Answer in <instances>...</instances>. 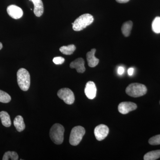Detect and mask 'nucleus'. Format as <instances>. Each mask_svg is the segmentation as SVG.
I'll list each match as a JSON object with an SVG mask.
<instances>
[{"label": "nucleus", "mask_w": 160, "mask_h": 160, "mask_svg": "<svg viewBox=\"0 0 160 160\" xmlns=\"http://www.w3.org/2000/svg\"><path fill=\"white\" fill-rule=\"evenodd\" d=\"M7 12L9 16L14 19H18L22 17V9L16 5H12L8 6Z\"/></svg>", "instance_id": "9"}, {"label": "nucleus", "mask_w": 160, "mask_h": 160, "mask_svg": "<svg viewBox=\"0 0 160 160\" xmlns=\"http://www.w3.org/2000/svg\"><path fill=\"white\" fill-rule=\"evenodd\" d=\"M86 133L84 127L77 126L72 129L69 137V142L72 146H76L81 142Z\"/></svg>", "instance_id": "5"}, {"label": "nucleus", "mask_w": 160, "mask_h": 160, "mask_svg": "<svg viewBox=\"0 0 160 160\" xmlns=\"http://www.w3.org/2000/svg\"><path fill=\"white\" fill-rule=\"evenodd\" d=\"M76 49V48L74 45H69V46H62L59 49L63 54L70 55L73 53Z\"/></svg>", "instance_id": "18"}, {"label": "nucleus", "mask_w": 160, "mask_h": 160, "mask_svg": "<svg viewBox=\"0 0 160 160\" xmlns=\"http://www.w3.org/2000/svg\"><path fill=\"white\" fill-rule=\"evenodd\" d=\"M124 72H125V69L122 66H119L118 68V73L119 75H122L124 73Z\"/></svg>", "instance_id": "24"}, {"label": "nucleus", "mask_w": 160, "mask_h": 160, "mask_svg": "<svg viewBox=\"0 0 160 160\" xmlns=\"http://www.w3.org/2000/svg\"><path fill=\"white\" fill-rule=\"evenodd\" d=\"M52 61L56 65H62L65 62V59L62 57H58L54 58Z\"/></svg>", "instance_id": "23"}, {"label": "nucleus", "mask_w": 160, "mask_h": 160, "mask_svg": "<svg viewBox=\"0 0 160 160\" xmlns=\"http://www.w3.org/2000/svg\"><path fill=\"white\" fill-rule=\"evenodd\" d=\"M147 89L146 86L140 83H133L130 84L126 88V92L129 96L138 98L146 94Z\"/></svg>", "instance_id": "4"}, {"label": "nucleus", "mask_w": 160, "mask_h": 160, "mask_svg": "<svg viewBox=\"0 0 160 160\" xmlns=\"http://www.w3.org/2000/svg\"><path fill=\"white\" fill-rule=\"evenodd\" d=\"M109 129L106 125L101 124L96 127L94 129V135L96 139L99 141L104 140L108 136Z\"/></svg>", "instance_id": "7"}, {"label": "nucleus", "mask_w": 160, "mask_h": 160, "mask_svg": "<svg viewBox=\"0 0 160 160\" xmlns=\"http://www.w3.org/2000/svg\"><path fill=\"white\" fill-rule=\"evenodd\" d=\"M149 143L150 145L153 146L160 145V134L150 138L149 140Z\"/></svg>", "instance_id": "22"}, {"label": "nucleus", "mask_w": 160, "mask_h": 160, "mask_svg": "<svg viewBox=\"0 0 160 160\" xmlns=\"http://www.w3.org/2000/svg\"><path fill=\"white\" fill-rule=\"evenodd\" d=\"M11 97L8 93L5 92L0 90V102L2 103H7L11 101Z\"/></svg>", "instance_id": "21"}, {"label": "nucleus", "mask_w": 160, "mask_h": 160, "mask_svg": "<svg viewBox=\"0 0 160 160\" xmlns=\"http://www.w3.org/2000/svg\"><path fill=\"white\" fill-rule=\"evenodd\" d=\"M13 124L16 129L19 132H21L23 131L26 128L22 117L20 115L17 116L15 118L13 121Z\"/></svg>", "instance_id": "14"}, {"label": "nucleus", "mask_w": 160, "mask_h": 160, "mask_svg": "<svg viewBox=\"0 0 160 160\" xmlns=\"http://www.w3.org/2000/svg\"><path fill=\"white\" fill-rule=\"evenodd\" d=\"M29 1H31V0H29Z\"/></svg>", "instance_id": "28"}, {"label": "nucleus", "mask_w": 160, "mask_h": 160, "mask_svg": "<svg viewBox=\"0 0 160 160\" xmlns=\"http://www.w3.org/2000/svg\"><path fill=\"white\" fill-rule=\"evenodd\" d=\"M72 69H75L78 73H83L86 71L85 67V61L82 58H78L70 64Z\"/></svg>", "instance_id": "11"}, {"label": "nucleus", "mask_w": 160, "mask_h": 160, "mask_svg": "<svg viewBox=\"0 0 160 160\" xmlns=\"http://www.w3.org/2000/svg\"><path fill=\"white\" fill-rule=\"evenodd\" d=\"M137 108V106L135 103L129 102H121L119 105L118 109L120 113L126 114L130 111H133Z\"/></svg>", "instance_id": "8"}, {"label": "nucleus", "mask_w": 160, "mask_h": 160, "mask_svg": "<svg viewBox=\"0 0 160 160\" xmlns=\"http://www.w3.org/2000/svg\"><path fill=\"white\" fill-rule=\"evenodd\" d=\"M0 118L3 126L6 127L11 126V121L8 112L6 111H1L0 112Z\"/></svg>", "instance_id": "15"}, {"label": "nucleus", "mask_w": 160, "mask_h": 160, "mask_svg": "<svg viewBox=\"0 0 160 160\" xmlns=\"http://www.w3.org/2000/svg\"><path fill=\"white\" fill-rule=\"evenodd\" d=\"M34 5V13L38 17H40L44 12V6L42 0H31Z\"/></svg>", "instance_id": "13"}, {"label": "nucleus", "mask_w": 160, "mask_h": 160, "mask_svg": "<svg viewBox=\"0 0 160 160\" xmlns=\"http://www.w3.org/2000/svg\"><path fill=\"white\" fill-rule=\"evenodd\" d=\"M18 155L16 152L14 151H8L5 152L2 158L3 160H18Z\"/></svg>", "instance_id": "19"}, {"label": "nucleus", "mask_w": 160, "mask_h": 160, "mask_svg": "<svg viewBox=\"0 0 160 160\" xmlns=\"http://www.w3.org/2000/svg\"><path fill=\"white\" fill-rule=\"evenodd\" d=\"M96 51V50L95 49H92L91 51L87 52L86 54L87 62L89 67H95L97 66L99 62V60L95 57Z\"/></svg>", "instance_id": "12"}, {"label": "nucleus", "mask_w": 160, "mask_h": 160, "mask_svg": "<svg viewBox=\"0 0 160 160\" xmlns=\"http://www.w3.org/2000/svg\"><path fill=\"white\" fill-rule=\"evenodd\" d=\"M18 85L20 89L24 91L29 89L30 85V76L29 72L26 69L21 68L17 72Z\"/></svg>", "instance_id": "3"}, {"label": "nucleus", "mask_w": 160, "mask_h": 160, "mask_svg": "<svg viewBox=\"0 0 160 160\" xmlns=\"http://www.w3.org/2000/svg\"><path fill=\"white\" fill-rule=\"evenodd\" d=\"M86 96L89 99H93L96 96L97 87L93 82L89 81L86 83L85 89Z\"/></svg>", "instance_id": "10"}, {"label": "nucleus", "mask_w": 160, "mask_h": 160, "mask_svg": "<svg viewBox=\"0 0 160 160\" xmlns=\"http://www.w3.org/2000/svg\"><path fill=\"white\" fill-rule=\"evenodd\" d=\"M160 158V150H154L147 152L144 155V160H156Z\"/></svg>", "instance_id": "17"}, {"label": "nucleus", "mask_w": 160, "mask_h": 160, "mask_svg": "<svg viewBox=\"0 0 160 160\" xmlns=\"http://www.w3.org/2000/svg\"><path fill=\"white\" fill-rule=\"evenodd\" d=\"M117 2L119 3H126L129 2V0H116Z\"/></svg>", "instance_id": "26"}, {"label": "nucleus", "mask_w": 160, "mask_h": 160, "mask_svg": "<svg viewBox=\"0 0 160 160\" xmlns=\"http://www.w3.org/2000/svg\"><path fill=\"white\" fill-rule=\"evenodd\" d=\"M65 129L64 126L58 123L54 124L50 129L49 136L52 141L57 145H61L64 141Z\"/></svg>", "instance_id": "2"}, {"label": "nucleus", "mask_w": 160, "mask_h": 160, "mask_svg": "<svg viewBox=\"0 0 160 160\" xmlns=\"http://www.w3.org/2000/svg\"><path fill=\"white\" fill-rule=\"evenodd\" d=\"M58 96L66 104L72 105L75 101L74 94L71 89L65 88L60 89L58 92Z\"/></svg>", "instance_id": "6"}, {"label": "nucleus", "mask_w": 160, "mask_h": 160, "mask_svg": "<svg viewBox=\"0 0 160 160\" xmlns=\"http://www.w3.org/2000/svg\"><path fill=\"white\" fill-rule=\"evenodd\" d=\"M133 72H134V69H133V68H130L128 69V74L129 76H130L132 75Z\"/></svg>", "instance_id": "25"}, {"label": "nucleus", "mask_w": 160, "mask_h": 160, "mask_svg": "<svg viewBox=\"0 0 160 160\" xmlns=\"http://www.w3.org/2000/svg\"><path fill=\"white\" fill-rule=\"evenodd\" d=\"M94 21L93 16L91 14L86 13L82 15L72 23V29L75 31L82 30L87 26L91 25Z\"/></svg>", "instance_id": "1"}, {"label": "nucleus", "mask_w": 160, "mask_h": 160, "mask_svg": "<svg viewBox=\"0 0 160 160\" xmlns=\"http://www.w3.org/2000/svg\"><path fill=\"white\" fill-rule=\"evenodd\" d=\"M152 31L156 33H160V17L155 18L152 24Z\"/></svg>", "instance_id": "20"}, {"label": "nucleus", "mask_w": 160, "mask_h": 160, "mask_svg": "<svg viewBox=\"0 0 160 160\" xmlns=\"http://www.w3.org/2000/svg\"></svg>", "instance_id": "29"}, {"label": "nucleus", "mask_w": 160, "mask_h": 160, "mask_svg": "<svg viewBox=\"0 0 160 160\" xmlns=\"http://www.w3.org/2000/svg\"><path fill=\"white\" fill-rule=\"evenodd\" d=\"M3 46L1 42H0V50L2 48Z\"/></svg>", "instance_id": "27"}, {"label": "nucleus", "mask_w": 160, "mask_h": 160, "mask_svg": "<svg viewBox=\"0 0 160 160\" xmlns=\"http://www.w3.org/2000/svg\"><path fill=\"white\" fill-rule=\"evenodd\" d=\"M132 27V21H128L124 23L122 27V31L125 37H129L131 33Z\"/></svg>", "instance_id": "16"}]
</instances>
